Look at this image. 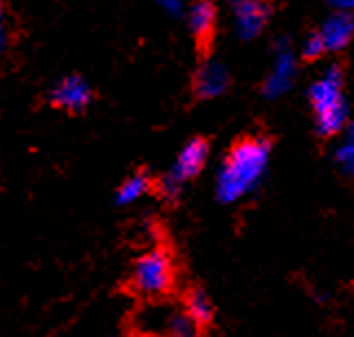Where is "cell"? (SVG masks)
I'll list each match as a JSON object with an SVG mask.
<instances>
[{"instance_id":"cell-4","label":"cell","mask_w":354,"mask_h":337,"mask_svg":"<svg viewBox=\"0 0 354 337\" xmlns=\"http://www.w3.org/2000/svg\"><path fill=\"white\" fill-rule=\"evenodd\" d=\"M207 156H209V143H207L203 137L189 139L185 146H183V150L178 152L172 170H169L161 179V183H158L163 194L167 199H176L183 183L203 172V167L207 163Z\"/></svg>"},{"instance_id":"cell-9","label":"cell","mask_w":354,"mask_h":337,"mask_svg":"<svg viewBox=\"0 0 354 337\" xmlns=\"http://www.w3.org/2000/svg\"><path fill=\"white\" fill-rule=\"evenodd\" d=\"M229 71L218 60H205L194 78V93L201 100H214L229 89Z\"/></svg>"},{"instance_id":"cell-10","label":"cell","mask_w":354,"mask_h":337,"mask_svg":"<svg viewBox=\"0 0 354 337\" xmlns=\"http://www.w3.org/2000/svg\"><path fill=\"white\" fill-rule=\"evenodd\" d=\"M292 78H295V57H292V53L284 44L282 49L277 51V60H275L271 75H268L264 82V89H262L264 95L266 98H277V95H282L284 91L290 89Z\"/></svg>"},{"instance_id":"cell-18","label":"cell","mask_w":354,"mask_h":337,"mask_svg":"<svg viewBox=\"0 0 354 337\" xmlns=\"http://www.w3.org/2000/svg\"><path fill=\"white\" fill-rule=\"evenodd\" d=\"M330 3H335L339 7H346V5H352V0H330Z\"/></svg>"},{"instance_id":"cell-13","label":"cell","mask_w":354,"mask_h":337,"mask_svg":"<svg viewBox=\"0 0 354 337\" xmlns=\"http://www.w3.org/2000/svg\"><path fill=\"white\" fill-rule=\"evenodd\" d=\"M185 313L198 324V327H207L214 320V304L207 293H203L201 289H192L185 298Z\"/></svg>"},{"instance_id":"cell-1","label":"cell","mask_w":354,"mask_h":337,"mask_svg":"<svg viewBox=\"0 0 354 337\" xmlns=\"http://www.w3.org/2000/svg\"><path fill=\"white\" fill-rule=\"evenodd\" d=\"M271 141L264 137H242L227 152L225 161L216 176V197L223 203H236L247 197L268 165Z\"/></svg>"},{"instance_id":"cell-11","label":"cell","mask_w":354,"mask_h":337,"mask_svg":"<svg viewBox=\"0 0 354 337\" xmlns=\"http://www.w3.org/2000/svg\"><path fill=\"white\" fill-rule=\"evenodd\" d=\"M319 31L326 42V51H341L354 35V16L346 11H337Z\"/></svg>"},{"instance_id":"cell-15","label":"cell","mask_w":354,"mask_h":337,"mask_svg":"<svg viewBox=\"0 0 354 337\" xmlns=\"http://www.w3.org/2000/svg\"><path fill=\"white\" fill-rule=\"evenodd\" d=\"M7 7L5 0H0V57L5 55L7 46H9V22H7Z\"/></svg>"},{"instance_id":"cell-3","label":"cell","mask_w":354,"mask_h":337,"mask_svg":"<svg viewBox=\"0 0 354 337\" xmlns=\"http://www.w3.org/2000/svg\"><path fill=\"white\" fill-rule=\"evenodd\" d=\"M174 282V264L163 247H154L143 251L134 260L132 267V286L141 295L156 298L172 289Z\"/></svg>"},{"instance_id":"cell-19","label":"cell","mask_w":354,"mask_h":337,"mask_svg":"<svg viewBox=\"0 0 354 337\" xmlns=\"http://www.w3.org/2000/svg\"><path fill=\"white\" fill-rule=\"evenodd\" d=\"M234 5H238V3H249V0H231Z\"/></svg>"},{"instance_id":"cell-21","label":"cell","mask_w":354,"mask_h":337,"mask_svg":"<svg viewBox=\"0 0 354 337\" xmlns=\"http://www.w3.org/2000/svg\"><path fill=\"white\" fill-rule=\"evenodd\" d=\"M102 337H108V335H102Z\"/></svg>"},{"instance_id":"cell-14","label":"cell","mask_w":354,"mask_h":337,"mask_svg":"<svg viewBox=\"0 0 354 337\" xmlns=\"http://www.w3.org/2000/svg\"><path fill=\"white\" fill-rule=\"evenodd\" d=\"M326 53V42L322 38V31L315 29L308 33L306 42H304V49H301V60L304 62H315Z\"/></svg>"},{"instance_id":"cell-2","label":"cell","mask_w":354,"mask_h":337,"mask_svg":"<svg viewBox=\"0 0 354 337\" xmlns=\"http://www.w3.org/2000/svg\"><path fill=\"white\" fill-rule=\"evenodd\" d=\"M341 82H344V66H333L328 75L313 84L308 93L317 132L322 137H333L346 122V104L341 95Z\"/></svg>"},{"instance_id":"cell-12","label":"cell","mask_w":354,"mask_h":337,"mask_svg":"<svg viewBox=\"0 0 354 337\" xmlns=\"http://www.w3.org/2000/svg\"><path fill=\"white\" fill-rule=\"evenodd\" d=\"M152 188L150 176L145 172H137V174H130L124 183L117 188V194H115V203L117 206H132V203L141 201L148 190Z\"/></svg>"},{"instance_id":"cell-5","label":"cell","mask_w":354,"mask_h":337,"mask_svg":"<svg viewBox=\"0 0 354 337\" xmlns=\"http://www.w3.org/2000/svg\"><path fill=\"white\" fill-rule=\"evenodd\" d=\"M139 327L143 333L154 337H201V327L194 322L185 309L176 307H148L141 313Z\"/></svg>"},{"instance_id":"cell-20","label":"cell","mask_w":354,"mask_h":337,"mask_svg":"<svg viewBox=\"0 0 354 337\" xmlns=\"http://www.w3.org/2000/svg\"><path fill=\"white\" fill-rule=\"evenodd\" d=\"M352 7H354V0H352Z\"/></svg>"},{"instance_id":"cell-6","label":"cell","mask_w":354,"mask_h":337,"mask_svg":"<svg viewBox=\"0 0 354 337\" xmlns=\"http://www.w3.org/2000/svg\"><path fill=\"white\" fill-rule=\"evenodd\" d=\"M93 102L91 84L80 75H66L51 89V104L66 113H82Z\"/></svg>"},{"instance_id":"cell-7","label":"cell","mask_w":354,"mask_h":337,"mask_svg":"<svg viewBox=\"0 0 354 337\" xmlns=\"http://www.w3.org/2000/svg\"><path fill=\"white\" fill-rule=\"evenodd\" d=\"M273 7L268 0H249V3L234 5V25L236 33L242 40H253L264 31L268 18H271Z\"/></svg>"},{"instance_id":"cell-17","label":"cell","mask_w":354,"mask_h":337,"mask_svg":"<svg viewBox=\"0 0 354 337\" xmlns=\"http://www.w3.org/2000/svg\"><path fill=\"white\" fill-rule=\"evenodd\" d=\"M339 161L348 172L354 174V135H352V141L348 143V146H344L339 150Z\"/></svg>"},{"instance_id":"cell-8","label":"cell","mask_w":354,"mask_h":337,"mask_svg":"<svg viewBox=\"0 0 354 337\" xmlns=\"http://www.w3.org/2000/svg\"><path fill=\"white\" fill-rule=\"evenodd\" d=\"M218 25V9L214 0H196L187 11V27L201 49H209Z\"/></svg>"},{"instance_id":"cell-16","label":"cell","mask_w":354,"mask_h":337,"mask_svg":"<svg viewBox=\"0 0 354 337\" xmlns=\"http://www.w3.org/2000/svg\"><path fill=\"white\" fill-rule=\"evenodd\" d=\"M156 5L172 18H180L183 14H185V5H183V0H156Z\"/></svg>"}]
</instances>
